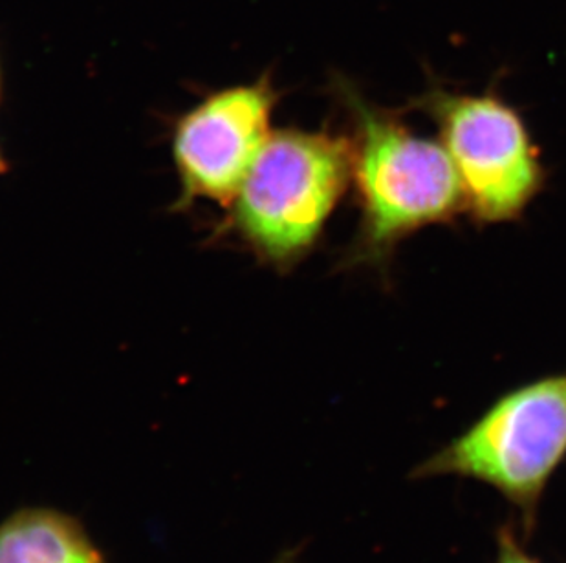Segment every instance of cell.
<instances>
[{"instance_id": "1", "label": "cell", "mask_w": 566, "mask_h": 563, "mask_svg": "<svg viewBox=\"0 0 566 563\" xmlns=\"http://www.w3.org/2000/svg\"><path fill=\"white\" fill-rule=\"evenodd\" d=\"M345 97L356 123L353 176L364 211L356 253L381 266L409 234L465 211L464 191L442 144L420 138L350 88Z\"/></svg>"}, {"instance_id": "2", "label": "cell", "mask_w": 566, "mask_h": 563, "mask_svg": "<svg viewBox=\"0 0 566 563\" xmlns=\"http://www.w3.org/2000/svg\"><path fill=\"white\" fill-rule=\"evenodd\" d=\"M566 456V373L499 399L470 431L415 470L492 485L532 523L548 479Z\"/></svg>"}, {"instance_id": "3", "label": "cell", "mask_w": 566, "mask_h": 563, "mask_svg": "<svg viewBox=\"0 0 566 563\" xmlns=\"http://www.w3.org/2000/svg\"><path fill=\"white\" fill-rule=\"evenodd\" d=\"M353 176V144L328 134L270 136L235 196L237 224L273 261L311 249Z\"/></svg>"}, {"instance_id": "4", "label": "cell", "mask_w": 566, "mask_h": 563, "mask_svg": "<svg viewBox=\"0 0 566 563\" xmlns=\"http://www.w3.org/2000/svg\"><path fill=\"white\" fill-rule=\"evenodd\" d=\"M439 125L443 149L464 191L465 211L486 224L521 219L545 183L523 119L493 94L434 88L418 102Z\"/></svg>"}, {"instance_id": "5", "label": "cell", "mask_w": 566, "mask_h": 563, "mask_svg": "<svg viewBox=\"0 0 566 563\" xmlns=\"http://www.w3.org/2000/svg\"><path fill=\"white\" fill-rule=\"evenodd\" d=\"M272 105L270 88L259 83L214 94L184 117L175 158L188 192L214 202L235 200L270 139Z\"/></svg>"}, {"instance_id": "6", "label": "cell", "mask_w": 566, "mask_h": 563, "mask_svg": "<svg viewBox=\"0 0 566 563\" xmlns=\"http://www.w3.org/2000/svg\"><path fill=\"white\" fill-rule=\"evenodd\" d=\"M0 563H107L66 516L27 510L0 525Z\"/></svg>"}, {"instance_id": "7", "label": "cell", "mask_w": 566, "mask_h": 563, "mask_svg": "<svg viewBox=\"0 0 566 563\" xmlns=\"http://www.w3.org/2000/svg\"><path fill=\"white\" fill-rule=\"evenodd\" d=\"M497 563H535L528 554H524L523 549L518 548L517 542L513 540L510 532L501 534V545H499Z\"/></svg>"}, {"instance_id": "8", "label": "cell", "mask_w": 566, "mask_h": 563, "mask_svg": "<svg viewBox=\"0 0 566 563\" xmlns=\"http://www.w3.org/2000/svg\"><path fill=\"white\" fill-rule=\"evenodd\" d=\"M0 170H2V158H0Z\"/></svg>"}]
</instances>
